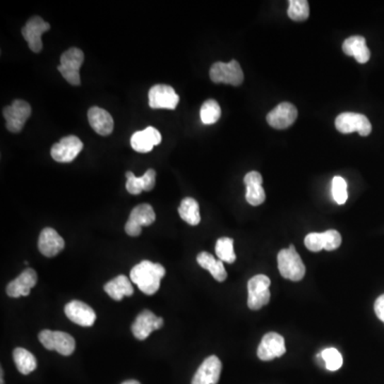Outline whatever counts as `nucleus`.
Listing matches in <instances>:
<instances>
[{"label": "nucleus", "instance_id": "f257e3e1", "mask_svg": "<svg viewBox=\"0 0 384 384\" xmlns=\"http://www.w3.org/2000/svg\"><path fill=\"white\" fill-rule=\"evenodd\" d=\"M166 275V269L160 264L143 260L136 265L131 271V281L138 286L142 293L148 296L157 293L160 281Z\"/></svg>", "mask_w": 384, "mask_h": 384}, {"label": "nucleus", "instance_id": "f03ea898", "mask_svg": "<svg viewBox=\"0 0 384 384\" xmlns=\"http://www.w3.org/2000/svg\"><path fill=\"white\" fill-rule=\"evenodd\" d=\"M277 267L284 279L298 282L306 275V266L293 245L277 253Z\"/></svg>", "mask_w": 384, "mask_h": 384}, {"label": "nucleus", "instance_id": "7ed1b4c3", "mask_svg": "<svg viewBox=\"0 0 384 384\" xmlns=\"http://www.w3.org/2000/svg\"><path fill=\"white\" fill-rule=\"evenodd\" d=\"M83 59H85V55L83 51L77 47L70 48L62 54L58 71L70 85H80L79 70L83 66Z\"/></svg>", "mask_w": 384, "mask_h": 384}, {"label": "nucleus", "instance_id": "20e7f679", "mask_svg": "<svg viewBox=\"0 0 384 384\" xmlns=\"http://www.w3.org/2000/svg\"><path fill=\"white\" fill-rule=\"evenodd\" d=\"M39 341L47 350H54L64 356L75 352L76 343L73 336L66 332L43 330L39 333Z\"/></svg>", "mask_w": 384, "mask_h": 384}, {"label": "nucleus", "instance_id": "39448f33", "mask_svg": "<svg viewBox=\"0 0 384 384\" xmlns=\"http://www.w3.org/2000/svg\"><path fill=\"white\" fill-rule=\"evenodd\" d=\"M270 279L264 275H256L248 282V306L251 310H260L270 301Z\"/></svg>", "mask_w": 384, "mask_h": 384}, {"label": "nucleus", "instance_id": "423d86ee", "mask_svg": "<svg viewBox=\"0 0 384 384\" xmlns=\"http://www.w3.org/2000/svg\"><path fill=\"white\" fill-rule=\"evenodd\" d=\"M210 79L215 83H227V85H241L244 81V72L241 66L236 60H232L229 64L216 62L212 64L210 71Z\"/></svg>", "mask_w": 384, "mask_h": 384}, {"label": "nucleus", "instance_id": "0eeeda50", "mask_svg": "<svg viewBox=\"0 0 384 384\" xmlns=\"http://www.w3.org/2000/svg\"><path fill=\"white\" fill-rule=\"evenodd\" d=\"M156 220L155 212L150 204H140L131 210L128 220L125 224V232L131 237L141 234L142 227H149Z\"/></svg>", "mask_w": 384, "mask_h": 384}, {"label": "nucleus", "instance_id": "6e6552de", "mask_svg": "<svg viewBox=\"0 0 384 384\" xmlns=\"http://www.w3.org/2000/svg\"><path fill=\"white\" fill-rule=\"evenodd\" d=\"M30 116V105L22 100H16L11 106H8L4 109V116L7 123L6 126L10 133H20Z\"/></svg>", "mask_w": 384, "mask_h": 384}, {"label": "nucleus", "instance_id": "1a4fd4ad", "mask_svg": "<svg viewBox=\"0 0 384 384\" xmlns=\"http://www.w3.org/2000/svg\"><path fill=\"white\" fill-rule=\"evenodd\" d=\"M335 127L340 133H352L358 131L365 137L371 133V124L364 114L354 112H344L340 114L335 120Z\"/></svg>", "mask_w": 384, "mask_h": 384}, {"label": "nucleus", "instance_id": "9d476101", "mask_svg": "<svg viewBox=\"0 0 384 384\" xmlns=\"http://www.w3.org/2000/svg\"><path fill=\"white\" fill-rule=\"evenodd\" d=\"M83 149V143L78 137L68 136L62 138L58 143L54 144L51 155L55 162L66 164L73 162Z\"/></svg>", "mask_w": 384, "mask_h": 384}, {"label": "nucleus", "instance_id": "9b49d317", "mask_svg": "<svg viewBox=\"0 0 384 384\" xmlns=\"http://www.w3.org/2000/svg\"><path fill=\"white\" fill-rule=\"evenodd\" d=\"M179 102L175 90L168 85H156L149 91V105L153 109L174 110Z\"/></svg>", "mask_w": 384, "mask_h": 384}, {"label": "nucleus", "instance_id": "f8f14e48", "mask_svg": "<svg viewBox=\"0 0 384 384\" xmlns=\"http://www.w3.org/2000/svg\"><path fill=\"white\" fill-rule=\"evenodd\" d=\"M51 29V25L41 16H33L22 28V35L33 53H40L43 48L42 35Z\"/></svg>", "mask_w": 384, "mask_h": 384}, {"label": "nucleus", "instance_id": "ddd939ff", "mask_svg": "<svg viewBox=\"0 0 384 384\" xmlns=\"http://www.w3.org/2000/svg\"><path fill=\"white\" fill-rule=\"evenodd\" d=\"M286 352L284 337L275 332L267 333L263 337L258 349V356L262 361H271L280 358Z\"/></svg>", "mask_w": 384, "mask_h": 384}, {"label": "nucleus", "instance_id": "4468645a", "mask_svg": "<svg viewBox=\"0 0 384 384\" xmlns=\"http://www.w3.org/2000/svg\"><path fill=\"white\" fill-rule=\"evenodd\" d=\"M297 108L291 103H282L267 114V122L275 129H285L297 120Z\"/></svg>", "mask_w": 384, "mask_h": 384}, {"label": "nucleus", "instance_id": "2eb2a0df", "mask_svg": "<svg viewBox=\"0 0 384 384\" xmlns=\"http://www.w3.org/2000/svg\"><path fill=\"white\" fill-rule=\"evenodd\" d=\"M222 363L218 356H208L198 369L191 384H217L220 379Z\"/></svg>", "mask_w": 384, "mask_h": 384}, {"label": "nucleus", "instance_id": "dca6fc26", "mask_svg": "<svg viewBox=\"0 0 384 384\" xmlns=\"http://www.w3.org/2000/svg\"><path fill=\"white\" fill-rule=\"evenodd\" d=\"M37 247L40 252L46 258H54L64 249L66 243L56 229L45 227L40 234Z\"/></svg>", "mask_w": 384, "mask_h": 384}, {"label": "nucleus", "instance_id": "f3484780", "mask_svg": "<svg viewBox=\"0 0 384 384\" xmlns=\"http://www.w3.org/2000/svg\"><path fill=\"white\" fill-rule=\"evenodd\" d=\"M64 313L71 321L81 327H92L96 320L93 308L78 300L68 302L64 308Z\"/></svg>", "mask_w": 384, "mask_h": 384}, {"label": "nucleus", "instance_id": "a211bd4d", "mask_svg": "<svg viewBox=\"0 0 384 384\" xmlns=\"http://www.w3.org/2000/svg\"><path fill=\"white\" fill-rule=\"evenodd\" d=\"M162 143V135L155 127L149 126L144 131H136L131 138V145L138 153H149L155 145Z\"/></svg>", "mask_w": 384, "mask_h": 384}, {"label": "nucleus", "instance_id": "6ab92c4d", "mask_svg": "<svg viewBox=\"0 0 384 384\" xmlns=\"http://www.w3.org/2000/svg\"><path fill=\"white\" fill-rule=\"evenodd\" d=\"M37 282V272L31 268L25 269L16 280L8 284V296L11 298L27 297Z\"/></svg>", "mask_w": 384, "mask_h": 384}, {"label": "nucleus", "instance_id": "aec40b11", "mask_svg": "<svg viewBox=\"0 0 384 384\" xmlns=\"http://www.w3.org/2000/svg\"><path fill=\"white\" fill-rule=\"evenodd\" d=\"M244 181L247 187L246 200L248 203L253 206H258L264 203L266 200V193H265L264 188L262 186L263 177L260 173L252 171L246 175Z\"/></svg>", "mask_w": 384, "mask_h": 384}, {"label": "nucleus", "instance_id": "412c9836", "mask_svg": "<svg viewBox=\"0 0 384 384\" xmlns=\"http://www.w3.org/2000/svg\"><path fill=\"white\" fill-rule=\"evenodd\" d=\"M88 120L96 133L109 136L114 131V122L109 112L103 108L91 107L88 112Z\"/></svg>", "mask_w": 384, "mask_h": 384}, {"label": "nucleus", "instance_id": "4be33fe9", "mask_svg": "<svg viewBox=\"0 0 384 384\" xmlns=\"http://www.w3.org/2000/svg\"><path fill=\"white\" fill-rule=\"evenodd\" d=\"M126 189L131 195H140L142 191H151L155 187L156 172L149 169L141 177H137L131 171L126 172Z\"/></svg>", "mask_w": 384, "mask_h": 384}, {"label": "nucleus", "instance_id": "5701e85b", "mask_svg": "<svg viewBox=\"0 0 384 384\" xmlns=\"http://www.w3.org/2000/svg\"><path fill=\"white\" fill-rule=\"evenodd\" d=\"M158 317L149 310H144L138 315L131 325L133 336L139 341L147 340L152 332L155 331V323Z\"/></svg>", "mask_w": 384, "mask_h": 384}, {"label": "nucleus", "instance_id": "b1692460", "mask_svg": "<svg viewBox=\"0 0 384 384\" xmlns=\"http://www.w3.org/2000/svg\"><path fill=\"white\" fill-rule=\"evenodd\" d=\"M343 52L354 57L359 64H366L371 58V51L366 45V40L361 35L348 37L343 43Z\"/></svg>", "mask_w": 384, "mask_h": 384}, {"label": "nucleus", "instance_id": "393cba45", "mask_svg": "<svg viewBox=\"0 0 384 384\" xmlns=\"http://www.w3.org/2000/svg\"><path fill=\"white\" fill-rule=\"evenodd\" d=\"M106 293L109 295L110 298L121 301L124 297H129L133 294V287L131 285V280L125 275H118V277L112 279L104 286Z\"/></svg>", "mask_w": 384, "mask_h": 384}, {"label": "nucleus", "instance_id": "a878e982", "mask_svg": "<svg viewBox=\"0 0 384 384\" xmlns=\"http://www.w3.org/2000/svg\"><path fill=\"white\" fill-rule=\"evenodd\" d=\"M179 214L181 218L190 225H198L201 221L199 203L192 198H185L181 201Z\"/></svg>", "mask_w": 384, "mask_h": 384}, {"label": "nucleus", "instance_id": "bb28decb", "mask_svg": "<svg viewBox=\"0 0 384 384\" xmlns=\"http://www.w3.org/2000/svg\"><path fill=\"white\" fill-rule=\"evenodd\" d=\"M13 359L16 368L23 375H29L37 368L35 356L24 348H16L13 352Z\"/></svg>", "mask_w": 384, "mask_h": 384}, {"label": "nucleus", "instance_id": "cd10ccee", "mask_svg": "<svg viewBox=\"0 0 384 384\" xmlns=\"http://www.w3.org/2000/svg\"><path fill=\"white\" fill-rule=\"evenodd\" d=\"M216 254L219 260L227 264L236 260V254L234 252V240L229 237L219 238L216 244Z\"/></svg>", "mask_w": 384, "mask_h": 384}, {"label": "nucleus", "instance_id": "c85d7f7f", "mask_svg": "<svg viewBox=\"0 0 384 384\" xmlns=\"http://www.w3.org/2000/svg\"><path fill=\"white\" fill-rule=\"evenodd\" d=\"M220 116L221 108L218 102L215 101V100H208L202 105L201 110H200V118H201L203 124H215V123L218 122Z\"/></svg>", "mask_w": 384, "mask_h": 384}, {"label": "nucleus", "instance_id": "c756f323", "mask_svg": "<svg viewBox=\"0 0 384 384\" xmlns=\"http://www.w3.org/2000/svg\"><path fill=\"white\" fill-rule=\"evenodd\" d=\"M287 14L291 20L304 22L310 16V6L306 0H291Z\"/></svg>", "mask_w": 384, "mask_h": 384}, {"label": "nucleus", "instance_id": "7c9ffc66", "mask_svg": "<svg viewBox=\"0 0 384 384\" xmlns=\"http://www.w3.org/2000/svg\"><path fill=\"white\" fill-rule=\"evenodd\" d=\"M321 358L325 361V368L330 371H339L343 366V356L335 348H327L321 352Z\"/></svg>", "mask_w": 384, "mask_h": 384}, {"label": "nucleus", "instance_id": "2f4dec72", "mask_svg": "<svg viewBox=\"0 0 384 384\" xmlns=\"http://www.w3.org/2000/svg\"><path fill=\"white\" fill-rule=\"evenodd\" d=\"M347 181L341 176H335L332 181V196L334 201L339 205H343L348 199Z\"/></svg>", "mask_w": 384, "mask_h": 384}, {"label": "nucleus", "instance_id": "473e14b6", "mask_svg": "<svg viewBox=\"0 0 384 384\" xmlns=\"http://www.w3.org/2000/svg\"><path fill=\"white\" fill-rule=\"evenodd\" d=\"M304 245L310 251L319 252L325 250L323 233H311L304 239Z\"/></svg>", "mask_w": 384, "mask_h": 384}, {"label": "nucleus", "instance_id": "72a5a7b5", "mask_svg": "<svg viewBox=\"0 0 384 384\" xmlns=\"http://www.w3.org/2000/svg\"><path fill=\"white\" fill-rule=\"evenodd\" d=\"M323 239H325V250L327 251L337 249L342 244L341 234L335 229L323 232Z\"/></svg>", "mask_w": 384, "mask_h": 384}, {"label": "nucleus", "instance_id": "f704fd0d", "mask_svg": "<svg viewBox=\"0 0 384 384\" xmlns=\"http://www.w3.org/2000/svg\"><path fill=\"white\" fill-rule=\"evenodd\" d=\"M208 271H210V275L214 277V279L216 280V281L223 282L227 280V270H225L223 262H221L220 260H216V262L210 266V268L208 269Z\"/></svg>", "mask_w": 384, "mask_h": 384}, {"label": "nucleus", "instance_id": "c9c22d12", "mask_svg": "<svg viewBox=\"0 0 384 384\" xmlns=\"http://www.w3.org/2000/svg\"><path fill=\"white\" fill-rule=\"evenodd\" d=\"M197 260L198 264H199L202 268L206 269V270H208V269L210 268V266L216 262L214 256H212V254L208 253V252H201V253H199Z\"/></svg>", "mask_w": 384, "mask_h": 384}, {"label": "nucleus", "instance_id": "e433bc0d", "mask_svg": "<svg viewBox=\"0 0 384 384\" xmlns=\"http://www.w3.org/2000/svg\"><path fill=\"white\" fill-rule=\"evenodd\" d=\"M375 313L378 318L384 323V294L376 300Z\"/></svg>", "mask_w": 384, "mask_h": 384}, {"label": "nucleus", "instance_id": "4c0bfd02", "mask_svg": "<svg viewBox=\"0 0 384 384\" xmlns=\"http://www.w3.org/2000/svg\"><path fill=\"white\" fill-rule=\"evenodd\" d=\"M164 325V318L162 317H158L157 320L155 323V330L162 329Z\"/></svg>", "mask_w": 384, "mask_h": 384}, {"label": "nucleus", "instance_id": "58836bf2", "mask_svg": "<svg viewBox=\"0 0 384 384\" xmlns=\"http://www.w3.org/2000/svg\"><path fill=\"white\" fill-rule=\"evenodd\" d=\"M122 384H141L137 380H127V381L123 382Z\"/></svg>", "mask_w": 384, "mask_h": 384}, {"label": "nucleus", "instance_id": "ea45409f", "mask_svg": "<svg viewBox=\"0 0 384 384\" xmlns=\"http://www.w3.org/2000/svg\"><path fill=\"white\" fill-rule=\"evenodd\" d=\"M0 384H4V371L1 369V371H0Z\"/></svg>", "mask_w": 384, "mask_h": 384}]
</instances>
